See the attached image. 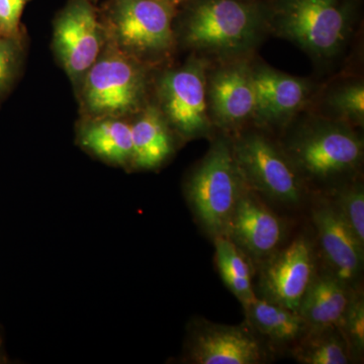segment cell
I'll return each mask as SVG.
<instances>
[{
    "mask_svg": "<svg viewBox=\"0 0 364 364\" xmlns=\"http://www.w3.org/2000/svg\"><path fill=\"white\" fill-rule=\"evenodd\" d=\"M349 287L331 273L316 274L298 311L309 330H338L350 301Z\"/></svg>",
    "mask_w": 364,
    "mask_h": 364,
    "instance_id": "16",
    "label": "cell"
},
{
    "mask_svg": "<svg viewBox=\"0 0 364 364\" xmlns=\"http://www.w3.org/2000/svg\"><path fill=\"white\" fill-rule=\"evenodd\" d=\"M210 64L208 60L191 54L183 65L163 72L158 80L157 107L171 130L183 138L210 136L215 130L207 95Z\"/></svg>",
    "mask_w": 364,
    "mask_h": 364,
    "instance_id": "8",
    "label": "cell"
},
{
    "mask_svg": "<svg viewBox=\"0 0 364 364\" xmlns=\"http://www.w3.org/2000/svg\"><path fill=\"white\" fill-rule=\"evenodd\" d=\"M296 358L305 364H347L351 360L348 347L337 329L309 330Z\"/></svg>",
    "mask_w": 364,
    "mask_h": 364,
    "instance_id": "22",
    "label": "cell"
},
{
    "mask_svg": "<svg viewBox=\"0 0 364 364\" xmlns=\"http://www.w3.org/2000/svg\"><path fill=\"white\" fill-rule=\"evenodd\" d=\"M131 130L132 161L139 168H155L171 154V128L157 105L145 107Z\"/></svg>",
    "mask_w": 364,
    "mask_h": 364,
    "instance_id": "17",
    "label": "cell"
},
{
    "mask_svg": "<svg viewBox=\"0 0 364 364\" xmlns=\"http://www.w3.org/2000/svg\"><path fill=\"white\" fill-rule=\"evenodd\" d=\"M249 325L259 334L279 343L296 341L306 336L309 326L296 311L273 303L267 299H256L244 306Z\"/></svg>",
    "mask_w": 364,
    "mask_h": 364,
    "instance_id": "18",
    "label": "cell"
},
{
    "mask_svg": "<svg viewBox=\"0 0 364 364\" xmlns=\"http://www.w3.org/2000/svg\"><path fill=\"white\" fill-rule=\"evenodd\" d=\"M189 354L198 364H258L265 360L259 340L245 327L208 322L193 333Z\"/></svg>",
    "mask_w": 364,
    "mask_h": 364,
    "instance_id": "14",
    "label": "cell"
},
{
    "mask_svg": "<svg viewBox=\"0 0 364 364\" xmlns=\"http://www.w3.org/2000/svg\"><path fill=\"white\" fill-rule=\"evenodd\" d=\"M225 237L250 259L265 261L282 243L284 224L260 200V196L245 186Z\"/></svg>",
    "mask_w": 364,
    "mask_h": 364,
    "instance_id": "13",
    "label": "cell"
},
{
    "mask_svg": "<svg viewBox=\"0 0 364 364\" xmlns=\"http://www.w3.org/2000/svg\"><path fill=\"white\" fill-rule=\"evenodd\" d=\"M256 112L252 126L270 130L284 129L305 111L315 95V85L263 64L252 63Z\"/></svg>",
    "mask_w": 364,
    "mask_h": 364,
    "instance_id": "11",
    "label": "cell"
},
{
    "mask_svg": "<svg viewBox=\"0 0 364 364\" xmlns=\"http://www.w3.org/2000/svg\"><path fill=\"white\" fill-rule=\"evenodd\" d=\"M264 262L260 279L264 299L298 312L316 277L315 256L310 242L299 237Z\"/></svg>",
    "mask_w": 364,
    "mask_h": 364,
    "instance_id": "12",
    "label": "cell"
},
{
    "mask_svg": "<svg viewBox=\"0 0 364 364\" xmlns=\"http://www.w3.org/2000/svg\"><path fill=\"white\" fill-rule=\"evenodd\" d=\"M18 40L0 37V100L11 90L20 67Z\"/></svg>",
    "mask_w": 364,
    "mask_h": 364,
    "instance_id": "25",
    "label": "cell"
},
{
    "mask_svg": "<svg viewBox=\"0 0 364 364\" xmlns=\"http://www.w3.org/2000/svg\"><path fill=\"white\" fill-rule=\"evenodd\" d=\"M143 64L111 46L85 75L82 100L93 119L140 111L147 92Z\"/></svg>",
    "mask_w": 364,
    "mask_h": 364,
    "instance_id": "7",
    "label": "cell"
},
{
    "mask_svg": "<svg viewBox=\"0 0 364 364\" xmlns=\"http://www.w3.org/2000/svg\"><path fill=\"white\" fill-rule=\"evenodd\" d=\"M313 220L329 273L351 287L363 272L364 245L333 205L316 208Z\"/></svg>",
    "mask_w": 364,
    "mask_h": 364,
    "instance_id": "15",
    "label": "cell"
},
{
    "mask_svg": "<svg viewBox=\"0 0 364 364\" xmlns=\"http://www.w3.org/2000/svg\"><path fill=\"white\" fill-rule=\"evenodd\" d=\"M230 136L235 163L249 189L284 205L301 202L305 181L282 144L275 142L267 130L255 126Z\"/></svg>",
    "mask_w": 364,
    "mask_h": 364,
    "instance_id": "6",
    "label": "cell"
},
{
    "mask_svg": "<svg viewBox=\"0 0 364 364\" xmlns=\"http://www.w3.org/2000/svg\"><path fill=\"white\" fill-rule=\"evenodd\" d=\"M250 58L212 63L208 67L210 121L215 129L229 136L252 126L255 117L256 90Z\"/></svg>",
    "mask_w": 364,
    "mask_h": 364,
    "instance_id": "9",
    "label": "cell"
},
{
    "mask_svg": "<svg viewBox=\"0 0 364 364\" xmlns=\"http://www.w3.org/2000/svg\"><path fill=\"white\" fill-rule=\"evenodd\" d=\"M176 43L212 63L250 58L268 32L267 6L255 0H186Z\"/></svg>",
    "mask_w": 364,
    "mask_h": 364,
    "instance_id": "1",
    "label": "cell"
},
{
    "mask_svg": "<svg viewBox=\"0 0 364 364\" xmlns=\"http://www.w3.org/2000/svg\"><path fill=\"white\" fill-rule=\"evenodd\" d=\"M28 0H0V37L18 40L21 14Z\"/></svg>",
    "mask_w": 364,
    "mask_h": 364,
    "instance_id": "26",
    "label": "cell"
},
{
    "mask_svg": "<svg viewBox=\"0 0 364 364\" xmlns=\"http://www.w3.org/2000/svg\"><path fill=\"white\" fill-rule=\"evenodd\" d=\"M176 9L159 0H109L105 21L114 46L144 66L163 61L176 45Z\"/></svg>",
    "mask_w": 364,
    "mask_h": 364,
    "instance_id": "4",
    "label": "cell"
},
{
    "mask_svg": "<svg viewBox=\"0 0 364 364\" xmlns=\"http://www.w3.org/2000/svg\"><path fill=\"white\" fill-rule=\"evenodd\" d=\"M81 143L107 161L117 164L132 161L131 124L119 117L93 119L81 133Z\"/></svg>",
    "mask_w": 364,
    "mask_h": 364,
    "instance_id": "19",
    "label": "cell"
},
{
    "mask_svg": "<svg viewBox=\"0 0 364 364\" xmlns=\"http://www.w3.org/2000/svg\"><path fill=\"white\" fill-rule=\"evenodd\" d=\"M316 114L344 122L354 128L363 127V81L352 78L332 85L323 97L322 109Z\"/></svg>",
    "mask_w": 364,
    "mask_h": 364,
    "instance_id": "21",
    "label": "cell"
},
{
    "mask_svg": "<svg viewBox=\"0 0 364 364\" xmlns=\"http://www.w3.org/2000/svg\"><path fill=\"white\" fill-rule=\"evenodd\" d=\"M333 207L351 230L352 233L364 245L363 184L355 182L345 186L340 191Z\"/></svg>",
    "mask_w": 364,
    "mask_h": 364,
    "instance_id": "23",
    "label": "cell"
},
{
    "mask_svg": "<svg viewBox=\"0 0 364 364\" xmlns=\"http://www.w3.org/2000/svg\"><path fill=\"white\" fill-rule=\"evenodd\" d=\"M54 44L73 80L85 77L102 45V26L91 0H70L55 23Z\"/></svg>",
    "mask_w": 364,
    "mask_h": 364,
    "instance_id": "10",
    "label": "cell"
},
{
    "mask_svg": "<svg viewBox=\"0 0 364 364\" xmlns=\"http://www.w3.org/2000/svg\"><path fill=\"white\" fill-rule=\"evenodd\" d=\"M159 1L164 2V4H170V6L177 7L181 4L186 2V0H159Z\"/></svg>",
    "mask_w": 364,
    "mask_h": 364,
    "instance_id": "27",
    "label": "cell"
},
{
    "mask_svg": "<svg viewBox=\"0 0 364 364\" xmlns=\"http://www.w3.org/2000/svg\"><path fill=\"white\" fill-rule=\"evenodd\" d=\"M351 356L360 358L364 350V301L360 294L352 293L338 328Z\"/></svg>",
    "mask_w": 364,
    "mask_h": 364,
    "instance_id": "24",
    "label": "cell"
},
{
    "mask_svg": "<svg viewBox=\"0 0 364 364\" xmlns=\"http://www.w3.org/2000/svg\"><path fill=\"white\" fill-rule=\"evenodd\" d=\"M303 114L289 123L293 129L282 146L304 181L329 182L354 173L363 160V141L355 128L316 112Z\"/></svg>",
    "mask_w": 364,
    "mask_h": 364,
    "instance_id": "2",
    "label": "cell"
},
{
    "mask_svg": "<svg viewBox=\"0 0 364 364\" xmlns=\"http://www.w3.org/2000/svg\"><path fill=\"white\" fill-rule=\"evenodd\" d=\"M267 16L269 33L289 40L322 62L344 51L355 9L350 0H274L267 6Z\"/></svg>",
    "mask_w": 364,
    "mask_h": 364,
    "instance_id": "3",
    "label": "cell"
},
{
    "mask_svg": "<svg viewBox=\"0 0 364 364\" xmlns=\"http://www.w3.org/2000/svg\"><path fill=\"white\" fill-rule=\"evenodd\" d=\"M245 188L235 163L231 136L215 139L207 154L193 170L188 184L191 208L212 238L226 236L242 191Z\"/></svg>",
    "mask_w": 364,
    "mask_h": 364,
    "instance_id": "5",
    "label": "cell"
},
{
    "mask_svg": "<svg viewBox=\"0 0 364 364\" xmlns=\"http://www.w3.org/2000/svg\"><path fill=\"white\" fill-rule=\"evenodd\" d=\"M215 261L223 282L243 306L256 299L249 258L226 237L215 239Z\"/></svg>",
    "mask_w": 364,
    "mask_h": 364,
    "instance_id": "20",
    "label": "cell"
}]
</instances>
